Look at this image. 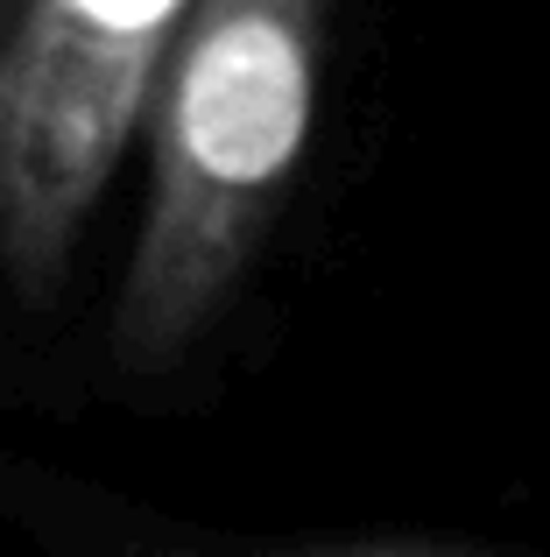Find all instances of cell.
<instances>
[{"instance_id": "6da1fadb", "label": "cell", "mask_w": 550, "mask_h": 557, "mask_svg": "<svg viewBox=\"0 0 550 557\" xmlns=\"http://www.w3.org/2000/svg\"><path fill=\"white\" fill-rule=\"evenodd\" d=\"M325 0H191L163 57L155 163L113 354L163 374L226 311L311 141Z\"/></svg>"}, {"instance_id": "3957f363", "label": "cell", "mask_w": 550, "mask_h": 557, "mask_svg": "<svg viewBox=\"0 0 550 557\" xmlns=\"http://www.w3.org/2000/svg\"><path fill=\"white\" fill-rule=\"evenodd\" d=\"M14 14H22V8L0 0V78H8V50H14Z\"/></svg>"}, {"instance_id": "7a4b0ae2", "label": "cell", "mask_w": 550, "mask_h": 557, "mask_svg": "<svg viewBox=\"0 0 550 557\" xmlns=\"http://www.w3.org/2000/svg\"><path fill=\"white\" fill-rule=\"evenodd\" d=\"M191 0H22L0 78V275L50 297Z\"/></svg>"}]
</instances>
